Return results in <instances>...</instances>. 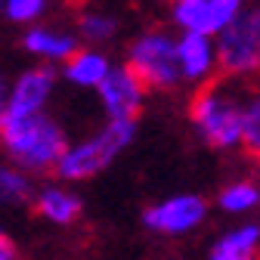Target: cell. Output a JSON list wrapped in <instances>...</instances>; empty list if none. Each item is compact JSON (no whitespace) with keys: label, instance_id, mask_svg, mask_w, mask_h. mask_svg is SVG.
Masks as SVG:
<instances>
[{"label":"cell","instance_id":"8992f818","mask_svg":"<svg viewBox=\"0 0 260 260\" xmlns=\"http://www.w3.org/2000/svg\"><path fill=\"white\" fill-rule=\"evenodd\" d=\"M140 220L152 236L183 239L208 220V202L195 192H177V195H168V199L149 205Z\"/></svg>","mask_w":260,"mask_h":260},{"label":"cell","instance_id":"30bf717a","mask_svg":"<svg viewBox=\"0 0 260 260\" xmlns=\"http://www.w3.org/2000/svg\"><path fill=\"white\" fill-rule=\"evenodd\" d=\"M245 7L248 0H174L171 22L180 31H205L217 38Z\"/></svg>","mask_w":260,"mask_h":260},{"label":"cell","instance_id":"6da1fadb","mask_svg":"<svg viewBox=\"0 0 260 260\" xmlns=\"http://www.w3.org/2000/svg\"><path fill=\"white\" fill-rule=\"evenodd\" d=\"M65 127L50 115V112H35V115H13L0 121V155L10 158L13 165L28 171L35 180H44L56 171L59 158L69 146Z\"/></svg>","mask_w":260,"mask_h":260},{"label":"cell","instance_id":"277c9868","mask_svg":"<svg viewBox=\"0 0 260 260\" xmlns=\"http://www.w3.org/2000/svg\"><path fill=\"white\" fill-rule=\"evenodd\" d=\"M149 90H174L183 84V72H180V56H177V35L165 28H152L143 31L130 41L127 47V59Z\"/></svg>","mask_w":260,"mask_h":260},{"label":"cell","instance_id":"4fadbf2b","mask_svg":"<svg viewBox=\"0 0 260 260\" xmlns=\"http://www.w3.org/2000/svg\"><path fill=\"white\" fill-rule=\"evenodd\" d=\"M112 65L115 62L106 56V50L90 47V44H81L69 59L59 65V75H62L65 84H72L78 90H96V87L103 84V78L109 75Z\"/></svg>","mask_w":260,"mask_h":260},{"label":"cell","instance_id":"5b68a950","mask_svg":"<svg viewBox=\"0 0 260 260\" xmlns=\"http://www.w3.org/2000/svg\"><path fill=\"white\" fill-rule=\"evenodd\" d=\"M220 72L230 78H248L260 72V7H245L217 35Z\"/></svg>","mask_w":260,"mask_h":260},{"label":"cell","instance_id":"7402d4cb","mask_svg":"<svg viewBox=\"0 0 260 260\" xmlns=\"http://www.w3.org/2000/svg\"><path fill=\"white\" fill-rule=\"evenodd\" d=\"M0 19H4V0H0Z\"/></svg>","mask_w":260,"mask_h":260},{"label":"cell","instance_id":"ffe728a7","mask_svg":"<svg viewBox=\"0 0 260 260\" xmlns=\"http://www.w3.org/2000/svg\"><path fill=\"white\" fill-rule=\"evenodd\" d=\"M13 257H19V248H16V242L10 239L7 226L0 223V260H13Z\"/></svg>","mask_w":260,"mask_h":260},{"label":"cell","instance_id":"8fae6325","mask_svg":"<svg viewBox=\"0 0 260 260\" xmlns=\"http://www.w3.org/2000/svg\"><path fill=\"white\" fill-rule=\"evenodd\" d=\"M177 56H180L183 84L199 87L220 72L217 38L205 35V31H180L177 35Z\"/></svg>","mask_w":260,"mask_h":260},{"label":"cell","instance_id":"d6986e66","mask_svg":"<svg viewBox=\"0 0 260 260\" xmlns=\"http://www.w3.org/2000/svg\"><path fill=\"white\" fill-rule=\"evenodd\" d=\"M254 158H260V93H254L245 103V143Z\"/></svg>","mask_w":260,"mask_h":260},{"label":"cell","instance_id":"5bb4252c","mask_svg":"<svg viewBox=\"0 0 260 260\" xmlns=\"http://www.w3.org/2000/svg\"><path fill=\"white\" fill-rule=\"evenodd\" d=\"M35 186H38V180L28 171H22L10 158L0 155V211L28 208L31 199H35Z\"/></svg>","mask_w":260,"mask_h":260},{"label":"cell","instance_id":"ac0fdd59","mask_svg":"<svg viewBox=\"0 0 260 260\" xmlns=\"http://www.w3.org/2000/svg\"><path fill=\"white\" fill-rule=\"evenodd\" d=\"M50 4L53 0H4V22L19 25V28L35 25L47 16Z\"/></svg>","mask_w":260,"mask_h":260},{"label":"cell","instance_id":"7a4b0ae2","mask_svg":"<svg viewBox=\"0 0 260 260\" xmlns=\"http://www.w3.org/2000/svg\"><path fill=\"white\" fill-rule=\"evenodd\" d=\"M137 140V118H109L100 130L72 140L65 146L53 177L69 180V183H87L100 177L115 165V158L127 152V146Z\"/></svg>","mask_w":260,"mask_h":260},{"label":"cell","instance_id":"44dd1931","mask_svg":"<svg viewBox=\"0 0 260 260\" xmlns=\"http://www.w3.org/2000/svg\"><path fill=\"white\" fill-rule=\"evenodd\" d=\"M10 84H13V78H7L4 69H0V121L10 112Z\"/></svg>","mask_w":260,"mask_h":260},{"label":"cell","instance_id":"e0dca14e","mask_svg":"<svg viewBox=\"0 0 260 260\" xmlns=\"http://www.w3.org/2000/svg\"><path fill=\"white\" fill-rule=\"evenodd\" d=\"M257 205H260V183H251V180H236L230 186H223L217 195V208L233 217L251 214Z\"/></svg>","mask_w":260,"mask_h":260},{"label":"cell","instance_id":"52a82bcc","mask_svg":"<svg viewBox=\"0 0 260 260\" xmlns=\"http://www.w3.org/2000/svg\"><path fill=\"white\" fill-rule=\"evenodd\" d=\"M146 81L127 62H115L103 84L96 87V96H100V109L106 112V118H137L146 103Z\"/></svg>","mask_w":260,"mask_h":260},{"label":"cell","instance_id":"7c38bea8","mask_svg":"<svg viewBox=\"0 0 260 260\" xmlns=\"http://www.w3.org/2000/svg\"><path fill=\"white\" fill-rule=\"evenodd\" d=\"M19 47L35 59V62H50V65H62L78 47L81 38L78 31H65V28H53V25H25L22 28V41Z\"/></svg>","mask_w":260,"mask_h":260},{"label":"cell","instance_id":"ba28073f","mask_svg":"<svg viewBox=\"0 0 260 260\" xmlns=\"http://www.w3.org/2000/svg\"><path fill=\"white\" fill-rule=\"evenodd\" d=\"M59 81H62L59 65H50V62H35L28 69H22L10 84V112L13 115L47 112Z\"/></svg>","mask_w":260,"mask_h":260},{"label":"cell","instance_id":"2e32d148","mask_svg":"<svg viewBox=\"0 0 260 260\" xmlns=\"http://www.w3.org/2000/svg\"><path fill=\"white\" fill-rule=\"evenodd\" d=\"M75 31H78L81 44L106 47L118 38V19L112 13H103V10H81L75 19Z\"/></svg>","mask_w":260,"mask_h":260},{"label":"cell","instance_id":"3957f363","mask_svg":"<svg viewBox=\"0 0 260 260\" xmlns=\"http://www.w3.org/2000/svg\"><path fill=\"white\" fill-rule=\"evenodd\" d=\"M189 121L211 149L230 152L245 143V103H239L220 84L195 93L189 106Z\"/></svg>","mask_w":260,"mask_h":260},{"label":"cell","instance_id":"9a60e30c","mask_svg":"<svg viewBox=\"0 0 260 260\" xmlns=\"http://www.w3.org/2000/svg\"><path fill=\"white\" fill-rule=\"evenodd\" d=\"M260 251V223H242L236 230H226L211 245V260H251Z\"/></svg>","mask_w":260,"mask_h":260},{"label":"cell","instance_id":"9c48e42d","mask_svg":"<svg viewBox=\"0 0 260 260\" xmlns=\"http://www.w3.org/2000/svg\"><path fill=\"white\" fill-rule=\"evenodd\" d=\"M78 183H69V180H41L35 186V199H31V208H35L38 220L56 226V230H69L75 226L84 214V195L75 189Z\"/></svg>","mask_w":260,"mask_h":260}]
</instances>
